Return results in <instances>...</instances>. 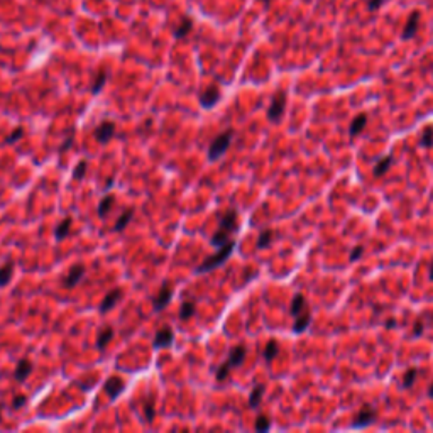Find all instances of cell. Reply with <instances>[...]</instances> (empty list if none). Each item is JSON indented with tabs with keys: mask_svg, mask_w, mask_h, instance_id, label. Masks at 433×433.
<instances>
[{
	"mask_svg": "<svg viewBox=\"0 0 433 433\" xmlns=\"http://www.w3.org/2000/svg\"><path fill=\"white\" fill-rule=\"evenodd\" d=\"M237 247V240L236 238H230L227 244H223L222 247H218V251L215 252V254H212L210 258H207L203 260V262L200 264V266L195 269L196 274H203V273H210V271L216 269V267L223 266V264L227 262V259L232 256V252L236 251Z\"/></svg>",
	"mask_w": 433,
	"mask_h": 433,
	"instance_id": "obj_1",
	"label": "cell"
},
{
	"mask_svg": "<svg viewBox=\"0 0 433 433\" xmlns=\"http://www.w3.org/2000/svg\"><path fill=\"white\" fill-rule=\"evenodd\" d=\"M232 139H234V129H227L220 132L214 141L210 142V146H208V161H212V163L218 161L220 157L227 152V149L230 148Z\"/></svg>",
	"mask_w": 433,
	"mask_h": 433,
	"instance_id": "obj_2",
	"label": "cell"
},
{
	"mask_svg": "<svg viewBox=\"0 0 433 433\" xmlns=\"http://www.w3.org/2000/svg\"><path fill=\"white\" fill-rule=\"evenodd\" d=\"M377 418V410L372 405H362V408L352 418V428H366Z\"/></svg>",
	"mask_w": 433,
	"mask_h": 433,
	"instance_id": "obj_3",
	"label": "cell"
},
{
	"mask_svg": "<svg viewBox=\"0 0 433 433\" xmlns=\"http://www.w3.org/2000/svg\"><path fill=\"white\" fill-rule=\"evenodd\" d=\"M173 293H174L173 284H171L170 281H164V282H163V286H161V289H159V291H157V295L154 296L152 310L156 311V313L163 311L164 308H166L168 304L171 303V298H173Z\"/></svg>",
	"mask_w": 433,
	"mask_h": 433,
	"instance_id": "obj_4",
	"label": "cell"
},
{
	"mask_svg": "<svg viewBox=\"0 0 433 433\" xmlns=\"http://www.w3.org/2000/svg\"><path fill=\"white\" fill-rule=\"evenodd\" d=\"M284 107H286V91H276V95L273 97V100H271V105L269 108H267V119L271 120V122H278V120L282 117V113H284Z\"/></svg>",
	"mask_w": 433,
	"mask_h": 433,
	"instance_id": "obj_5",
	"label": "cell"
},
{
	"mask_svg": "<svg viewBox=\"0 0 433 433\" xmlns=\"http://www.w3.org/2000/svg\"><path fill=\"white\" fill-rule=\"evenodd\" d=\"M113 134H115V122H112V120H102L93 130V137L100 144H107L112 141Z\"/></svg>",
	"mask_w": 433,
	"mask_h": 433,
	"instance_id": "obj_6",
	"label": "cell"
},
{
	"mask_svg": "<svg viewBox=\"0 0 433 433\" xmlns=\"http://www.w3.org/2000/svg\"><path fill=\"white\" fill-rule=\"evenodd\" d=\"M85 274H87V267L83 266V264H75V266L69 269V273L63 278L61 284H63V288H66V289H71L83 281Z\"/></svg>",
	"mask_w": 433,
	"mask_h": 433,
	"instance_id": "obj_7",
	"label": "cell"
},
{
	"mask_svg": "<svg viewBox=\"0 0 433 433\" xmlns=\"http://www.w3.org/2000/svg\"><path fill=\"white\" fill-rule=\"evenodd\" d=\"M173 340H174V330L171 326H163L161 330H157L156 335H154L152 340V347L154 350H159V348H168L173 346Z\"/></svg>",
	"mask_w": 433,
	"mask_h": 433,
	"instance_id": "obj_8",
	"label": "cell"
},
{
	"mask_svg": "<svg viewBox=\"0 0 433 433\" xmlns=\"http://www.w3.org/2000/svg\"><path fill=\"white\" fill-rule=\"evenodd\" d=\"M104 391H105V394L110 398V401H115V399L119 398L124 391H126V383H124L122 377L112 376V377H108V379L105 381Z\"/></svg>",
	"mask_w": 433,
	"mask_h": 433,
	"instance_id": "obj_9",
	"label": "cell"
},
{
	"mask_svg": "<svg viewBox=\"0 0 433 433\" xmlns=\"http://www.w3.org/2000/svg\"><path fill=\"white\" fill-rule=\"evenodd\" d=\"M222 98V93H220V88L216 85H210L207 87L200 95V105L203 108H214L216 104Z\"/></svg>",
	"mask_w": 433,
	"mask_h": 433,
	"instance_id": "obj_10",
	"label": "cell"
},
{
	"mask_svg": "<svg viewBox=\"0 0 433 433\" xmlns=\"http://www.w3.org/2000/svg\"><path fill=\"white\" fill-rule=\"evenodd\" d=\"M237 216H238V214H237L236 208H229V210H227L225 214H223L218 218V229L227 230L229 234L236 232V229H237Z\"/></svg>",
	"mask_w": 433,
	"mask_h": 433,
	"instance_id": "obj_11",
	"label": "cell"
},
{
	"mask_svg": "<svg viewBox=\"0 0 433 433\" xmlns=\"http://www.w3.org/2000/svg\"><path fill=\"white\" fill-rule=\"evenodd\" d=\"M122 295L124 293L120 288H115V289H112V291H108L107 295H105V298L102 300L100 306H98V311H100V313H108V311L120 302Z\"/></svg>",
	"mask_w": 433,
	"mask_h": 433,
	"instance_id": "obj_12",
	"label": "cell"
},
{
	"mask_svg": "<svg viewBox=\"0 0 433 433\" xmlns=\"http://www.w3.org/2000/svg\"><path fill=\"white\" fill-rule=\"evenodd\" d=\"M31 374H32V362L29 361V359H21L16 366V370H14V379L19 381V383H24Z\"/></svg>",
	"mask_w": 433,
	"mask_h": 433,
	"instance_id": "obj_13",
	"label": "cell"
},
{
	"mask_svg": "<svg viewBox=\"0 0 433 433\" xmlns=\"http://www.w3.org/2000/svg\"><path fill=\"white\" fill-rule=\"evenodd\" d=\"M418 25H420V12L418 10H413L410 14L408 21H406V25L403 29V39H411L418 31Z\"/></svg>",
	"mask_w": 433,
	"mask_h": 433,
	"instance_id": "obj_14",
	"label": "cell"
},
{
	"mask_svg": "<svg viewBox=\"0 0 433 433\" xmlns=\"http://www.w3.org/2000/svg\"><path fill=\"white\" fill-rule=\"evenodd\" d=\"M311 324V311L310 308L304 310L303 313H300L298 317H295V324H293V332L295 333H303L304 330Z\"/></svg>",
	"mask_w": 433,
	"mask_h": 433,
	"instance_id": "obj_15",
	"label": "cell"
},
{
	"mask_svg": "<svg viewBox=\"0 0 433 433\" xmlns=\"http://www.w3.org/2000/svg\"><path fill=\"white\" fill-rule=\"evenodd\" d=\"M245 352H247V350H245L244 346H236L232 350L229 352V357H227V361H229V364L232 366V369L242 366V362L245 361Z\"/></svg>",
	"mask_w": 433,
	"mask_h": 433,
	"instance_id": "obj_16",
	"label": "cell"
},
{
	"mask_svg": "<svg viewBox=\"0 0 433 433\" xmlns=\"http://www.w3.org/2000/svg\"><path fill=\"white\" fill-rule=\"evenodd\" d=\"M304 310H308V303L304 300V296L302 293H296L291 300V304H289V313L291 317H298L300 313H303Z\"/></svg>",
	"mask_w": 433,
	"mask_h": 433,
	"instance_id": "obj_17",
	"label": "cell"
},
{
	"mask_svg": "<svg viewBox=\"0 0 433 433\" xmlns=\"http://www.w3.org/2000/svg\"><path fill=\"white\" fill-rule=\"evenodd\" d=\"M392 161H394V157H392L391 154H390V156H386V157H383V159H379L376 164H374L372 174L376 176V178H379V176H384V174L388 173V171H390Z\"/></svg>",
	"mask_w": 433,
	"mask_h": 433,
	"instance_id": "obj_18",
	"label": "cell"
},
{
	"mask_svg": "<svg viewBox=\"0 0 433 433\" xmlns=\"http://www.w3.org/2000/svg\"><path fill=\"white\" fill-rule=\"evenodd\" d=\"M113 203H115V196H113V195H105L104 198H102L100 203H98V207H97L98 216H100V218H105V216L112 212Z\"/></svg>",
	"mask_w": 433,
	"mask_h": 433,
	"instance_id": "obj_19",
	"label": "cell"
},
{
	"mask_svg": "<svg viewBox=\"0 0 433 433\" xmlns=\"http://www.w3.org/2000/svg\"><path fill=\"white\" fill-rule=\"evenodd\" d=\"M366 124H368V115H366V113H359V115L352 120L350 127H348V135H350V137L359 135L362 132V129L366 127Z\"/></svg>",
	"mask_w": 433,
	"mask_h": 433,
	"instance_id": "obj_20",
	"label": "cell"
},
{
	"mask_svg": "<svg viewBox=\"0 0 433 433\" xmlns=\"http://www.w3.org/2000/svg\"><path fill=\"white\" fill-rule=\"evenodd\" d=\"M71 223H73L71 216H66V218H63L60 223H58L56 230H54V237H56V240H63V238L68 237L69 229H71Z\"/></svg>",
	"mask_w": 433,
	"mask_h": 433,
	"instance_id": "obj_21",
	"label": "cell"
},
{
	"mask_svg": "<svg viewBox=\"0 0 433 433\" xmlns=\"http://www.w3.org/2000/svg\"><path fill=\"white\" fill-rule=\"evenodd\" d=\"M14 267L16 266H14L12 260H7V262L0 267V288H3V286H7L10 282V280H12L14 276Z\"/></svg>",
	"mask_w": 433,
	"mask_h": 433,
	"instance_id": "obj_22",
	"label": "cell"
},
{
	"mask_svg": "<svg viewBox=\"0 0 433 433\" xmlns=\"http://www.w3.org/2000/svg\"><path fill=\"white\" fill-rule=\"evenodd\" d=\"M264 391H266V386H264V384H258V386L252 388L251 396H249V406H251V408H258V406L260 405Z\"/></svg>",
	"mask_w": 433,
	"mask_h": 433,
	"instance_id": "obj_23",
	"label": "cell"
},
{
	"mask_svg": "<svg viewBox=\"0 0 433 433\" xmlns=\"http://www.w3.org/2000/svg\"><path fill=\"white\" fill-rule=\"evenodd\" d=\"M113 339V328L112 326H105L102 328V332L98 333V339H97V348L98 350H104L105 347L110 344V340Z\"/></svg>",
	"mask_w": 433,
	"mask_h": 433,
	"instance_id": "obj_24",
	"label": "cell"
},
{
	"mask_svg": "<svg viewBox=\"0 0 433 433\" xmlns=\"http://www.w3.org/2000/svg\"><path fill=\"white\" fill-rule=\"evenodd\" d=\"M132 216H134V208H127V210H124L122 215L119 216V220L115 222V225H113V230H115V232H122V230L129 225Z\"/></svg>",
	"mask_w": 433,
	"mask_h": 433,
	"instance_id": "obj_25",
	"label": "cell"
},
{
	"mask_svg": "<svg viewBox=\"0 0 433 433\" xmlns=\"http://www.w3.org/2000/svg\"><path fill=\"white\" fill-rule=\"evenodd\" d=\"M278 352H280V344H278L274 339H271L269 342L266 344V347H264V359H266V362L274 361Z\"/></svg>",
	"mask_w": 433,
	"mask_h": 433,
	"instance_id": "obj_26",
	"label": "cell"
},
{
	"mask_svg": "<svg viewBox=\"0 0 433 433\" xmlns=\"http://www.w3.org/2000/svg\"><path fill=\"white\" fill-rule=\"evenodd\" d=\"M195 311H196L195 302H183V304L179 306V318H181V320H190V318L195 315Z\"/></svg>",
	"mask_w": 433,
	"mask_h": 433,
	"instance_id": "obj_27",
	"label": "cell"
},
{
	"mask_svg": "<svg viewBox=\"0 0 433 433\" xmlns=\"http://www.w3.org/2000/svg\"><path fill=\"white\" fill-rule=\"evenodd\" d=\"M107 76H108V75H107V71H105V69H100V71H98L97 78H95L93 85H91V95L100 93L102 88L105 87V82H107Z\"/></svg>",
	"mask_w": 433,
	"mask_h": 433,
	"instance_id": "obj_28",
	"label": "cell"
},
{
	"mask_svg": "<svg viewBox=\"0 0 433 433\" xmlns=\"http://www.w3.org/2000/svg\"><path fill=\"white\" fill-rule=\"evenodd\" d=\"M273 238H274V232L271 229H264L262 232L259 234V237H258V244H256V247L258 249H264V247H267V245L271 244V242H273Z\"/></svg>",
	"mask_w": 433,
	"mask_h": 433,
	"instance_id": "obj_29",
	"label": "cell"
},
{
	"mask_svg": "<svg viewBox=\"0 0 433 433\" xmlns=\"http://www.w3.org/2000/svg\"><path fill=\"white\" fill-rule=\"evenodd\" d=\"M418 377V369H408L405 372V376H403V383H401V388H406V390H410V388H413L414 381H416Z\"/></svg>",
	"mask_w": 433,
	"mask_h": 433,
	"instance_id": "obj_30",
	"label": "cell"
},
{
	"mask_svg": "<svg viewBox=\"0 0 433 433\" xmlns=\"http://www.w3.org/2000/svg\"><path fill=\"white\" fill-rule=\"evenodd\" d=\"M192 29H193V22H192V19H190V17H186V19H183V22L179 24V27L174 31V38H178V39L179 38H185V36L188 34Z\"/></svg>",
	"mask_w": 433,
	"mask_h": 433,
	"instance_id": "obj_31",
	"label": "cell"
},
{
	"mask_svg": "<svg viewBox=\"0 0 433 433\" xmlns=\"http://www.w3.org/2000/svg\"><path fill=\"white\" fill-rule=\"evenodd\" d=\"M420 146H423V148H430V146H433V126H427L423 130H421Z\"/></svg>",
	"mask_w": 433,
	"mask_h": 433,
	"instance_id": "obj_32",
	"label": "cell"
},
{
	"mask_svg": "<svg viewBox=\"0 0 433 433\" xmlns=\"http://www.w3.org/2000/svg\"><path fill=\"white\" fill-rule=\"evenodd\" d=\"M230 370H232V366L229 364V361L222 362V364L218 366V369H216V381H220V383L225 381L227 377H229Z\"/></svg>",
	"mask_w": 433,
	"mask_h": 433,
	"instance_id": "obj_33",
	"label": "cell"
},
{
	"mask_svg": "<svg viewBox=\"0 0 433 433\" xmlns=\"http://www.w3.org/2000/svg\"><path fill=\"white\" fill-rule=\"evenodd\" d=\"M25 134L24 127H16L12 132H10L9 135H7V139L3 141V144H16L17 141H21V137Z\"/></svg>",
	"mask_w": 433,
	"mask_h": 433,
	"instance_id": "obj_34",
	"label": "cell"
},
{
	"mask_svg": "<svg viewBox=\"0 0 433 433\" xmlns=\"http://www.w3.org/2000/svg\"><path fill=\"white\" fill-rule=\"evenodd\" d=\"M271 428V420L266 416V414H259L258 420H256V432H267Z\"/></svg>",
	"mask_w": 433,
	"mask_h": 433,
	"instance_id": "obj_35",
	"label": "cell"
},
{
	"mask_svg": "<svg viewBox=\"0 0 433 433\" xmlns=\"http://www.w3.org/2000/svg\"><path fill=\"white\" fill-rule=\"evenodd\" d=\"M87 168H88V161H85V159H82L80 161L78 164H76V168L75 170H73V179H83V176H85V173H87Z\"/></svg>",
	"mask_w": 433,
	"mask_h": 433,
	"instance_id": "obj_36",
	"label": "cell"
},
{
	"mask_svg": "<svg viewBox=\"0 0 433 433\" xmlns=\"http://www.w3.org/2000/svg\"><path fill=\"white\" fill-rule=\"evenodd\" d=\"M154 414H156V410H154V403H152V398H149L148 401L144 403V418L148 423H151V421L154 420Z\"/></svg>",
	"mask_w": 433,
	"mask_h": 433,
	"instance_id": "obj_37",
	"label": "cell"
},
{
	"mask_svg": "<svg viewBox=\"0 0 433 433\" xmlns=\"http://www.w3.org/2000/svg\"><path fill=\"white\" fill-rule=\"evenodd\" d=\"M423 332H425V320L423 318H416L413 324V335L420 337V335H423Z\"/></svg>",
	"mask_w": 433,
	"mask_h": 433,
	"instance_id": "obj_38",
	"label": "cell"
},
{
	"mask_svg": "<svg viewBox=\"0 0 433 433\" xmlns=\"http://www.w3.org/2000/svg\"><path fill=\"white\" fill-rule=\"evenodd\" d=\"M73 141H75V130H73V132H71V135H68V139H66V141L63 142V144H61L60 148H58V152H60V154H63V152L68 151V149L71 148Z\"/></svg>",
	"mask_w": 433,
	"mask_h": 433,
	"instance_id": "obj_39",
	"label": "cell"
},
{
	"mask_svg": "<svg viewBox=\"0 0 433 433\" xmlns=\"http://www.w3.org/2000/svg\"><path fill=\"white\" fill-rule=\"evenodd\" d=\"M25 403H27V398H25L24 394H17L16 398L12 399V408L19 410V408H22V406H25Z\"/></svg>",
	"mask_w": 433,
	"mask_h": 433,
	"instance_id": "obj_40",
	"label": "cell"
},
{
	"mask_svg": "<svg viewBox=\"0 0 433 433\" xmlns=\"http://www.w3.org/2000/svg\"><path fill=\"white\" fill-rule=\"evenodd\" d=\"M362 254H364V247H362V245H357V247H355L354 251L350 252L348 259H350V262H355V260H359V259L362 258Z\"/></svg>",
	"mask_w": 433,
	"mask_h": 433,
	"instance_id": "obj_41",
	"label": "cell"
},
{
	"mask_svg": "<svg viewBox=\"0 0 433 433\" xmlns=\"http://www.w3.org/2000/svg\"><path fill=\"white\" fill-rule=\"evenodd\" d=\"M384 2H386V0H368V9L370 10V12H374V10L379 9Z\"/></svg>",
	"mask_w": 433,
	"mask_h": 433,
	"instance_id": "obj_42",
	"label": "cell"
},
{
	"mask_svg": "<svg viewBox=\"0 0 433 433\" xmlns=\"http://www.w3.org/2000/svg\"><path fill=\"white\" fill-rule=\"evenodd\" d=\"M113 183H115V178H113V176H110V178L107 179V183H105V192H107V190L112 188V185H113Z\"/></svg>",
	"mask_w": 433,
	"mask_h": 433,
	"instance_id": "obj_43",
	"label": "cell"
},
{
	"mask_svg": "<svg viewBox=\"0 0 433 433\" xmlns=\"http://www.w3.org/2000/svg\"><path fill=\"white\" fill-rule=\"evenodd\" d=\"M396 325V320L394 318H390V320H386V328H391V326Z\"/></svg>",
	"mask_w": 433,
	"mask_h": 433,
	"instance_id": "obj_44",
	"label": "cell"
},
{
	"mask_svg": "<svg viewBox=\"0 0 433 433\" xmlns=\"http://www.w3.org/2000/svg\"><path fill=\"white\" fill-rule=\"evenodd\" d=\"M428 396H430V398H433V383L430 384V388H428Z\"/></svg>",
	"mask_w": 433,
	"mask_h": 433,
	"instance_id": "obj_45",
	"label": "cell"
},
{
	"mask_svg": "<svg viewBox=\"0 0 433 433\" xmlns=\"http://www.w3.org/2000/svg\"><path fill=\"white\" fill-rule=\"evenodd\" d=\"M430 280L433 281V262H432V266H430Z\"/></svg>",
	"mask_w": 433,
	"mask_h": 433,
	"instance_id": "obj_46",
	"label": "cell"
},
{
	"mask_svg": "<svg viewBox=\"0 0 433 433\" xmlns=\"http://www.w3.org/2000/svg\"><path fill=\"white\" fill-rule=\"evenodd\" d=\"M262 2H264V3H266V5H267V3H269V2H271V0H262Z\"/></svg>",
	"mask_w": 433,
	"mask_h": 433,
	"instance_id": "obj_47",
	"label": "cell"
},
{
	"mask_svg": "<svg viewBox=\"0 0 433 433\" xmlns=\"http://www.w3.org/2000/svg\"><path fill=\"white\" fill-rule=\"evenodd\" d=\"M0 420H2V410H0Z\"/></svg>",
	"mask_w": 433,
	"mask_h": 433,
	"instance_id": "obj_48",
	"label": "cell"
},
{
	"mask_svg": "<svg viewBox=\"0 0 433 433\" xmlns=\"http://www.w3.org/2000/svg\"><path fill=\"white\" fill-rule=\"evenodd\" d=\"M432 320H433V313H432Z\"/></svg>",
	"mask_w": 433,
	"mask_h": 433,
	"instance_id": "obj_49",
	"label": "cell"
}]
</instances>
